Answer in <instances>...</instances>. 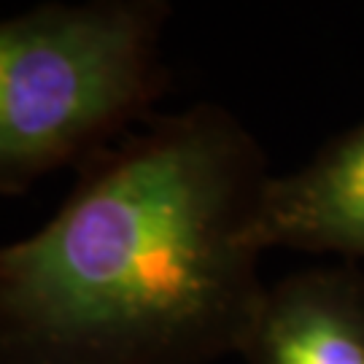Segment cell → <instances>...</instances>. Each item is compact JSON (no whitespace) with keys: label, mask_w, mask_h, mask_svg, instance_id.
<instances>
[{"label":"cell","mask_w":364,"mask_h":364,"mask_svg":"<svg viewBox=\"0 0 364 364\" xmlns=\"http://www.w3.org/2000/svg\"><path fill=\"white\" fill-rule=\"evenodd\" d=\"M254 243L259 251L297 248L364 257V122L302 170L264 183Z\"/></svg>","instance_id":"cell-3"},{"label":"cell","mask_w":364,"mask_h":364,"mask_svg":"<svg viewBox=\"0 0 364 364\" xmlns=\"http://www.w3.org/2000/svg\"><path fill=\"white\" fill-rule=\"evenodd\" d=\"M264 159L237 119L156 114L76 168L38 232L0 246V364H208L267 289Z\"/></svg>","instance_id":"cell-1"},{"label":"cell","mask_w":364,"mask_h":364,"mask_svg":"<svg viewBox=\"0 0 364 364\" xmlns=\"http://www.w3.org/2000/svg\"><path fill=\"white\" fill-rule=\"evenodd\" d=\"M162 0L43 3L0 19V195L78 168L156 117Z\"/></svg>","instance_id":"cell-2"},{"label":"cell","mask_w":364,"mask_h":364,"mask_svg":"<svg viewBox=\"0 0 364 364\" xmlns=\"http://www.w3.org/2000/svg\"><path fill=\"white\" fill-rule=\"evenodd\" d=\"M240 356L248 364H364V281L311 270L275 284Z\"/></svg>","instance_id":"cell-4"}]
</instances>
